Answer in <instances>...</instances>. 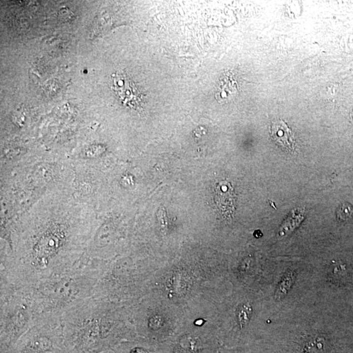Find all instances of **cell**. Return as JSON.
I'll return each instance as SVG.
<instances>
[{
	"mask_svg": "<svg viewBox=\"0 0 353 353\" xmlns=\"http://www.w3.org/2000/svg\"><path fill=\"white\" fill-rule=\"evenodd\" d=\"M295 279L296 275L294 271L289 270L285 274L276 291L275 300L276 301L282 300L285 298L295 282Z\"/></svg>",
	"mask_w": 353,
	"mask_h": 353,
	"instance_id": "cell-5",
	"label": "cell"
},
{
	"mask_svg": "<svg viewBox=\"0 0 353 353\" xmlns=\"http://www.w3.org/2000/svg\"><path fill=\"white\" fill-rule=\"evenodd\" d=\"M53 347L54 343L51 339L37 338L26 343L19 353H47L51 352Z\"/></svg>",
	"mask_w": 353,
	"mask_h": 353,
	"instance_id": "cell-4",
	"label": "cell"
},
{
	"mask_svg": "<svg viewBox=\"0 0 353 353\" xmlns=\"http://www.w3.org/2000/svg\"><path fill=\"white\" fill-rule=\"evenodd\" d=\"M127 353H150L148 348L142 346H134L128 349Z\"/></svg>",
	"mask_w": 353,
	"mask_h": 353,
	"instance_id": "cell-8",
	"label": "cell"
},
{
	"mask_svg": "<svg viewBox=\"0 0 353 353\" xmlns=\"http://www.w3.org/2000/svg\"><path fill=\"white\" fill-rule=\"evenodd\" d=\"M251 315V307L249 305H244L240 308L238 313V321L240 323L241 328L246 327L247 323L250 320Z\"/></svg>",
	"mask_w": 353,
	"mask_h": 353,
	"instance_id": "cell-6",
	"label": "cell"
},
{
	"mask_svg": "<svg viewBox=\"0 0 353 353\" xmlns=\"http://www.w3.org/2000/svg\"><path fill=\"white\" fill-rule=\"evenodd\" d=\"M113 79V89L119 98L125 103H137L138 102V93L132 82L125 73H114Z\"/></svg>",
	"mask_w": 353,
	"mask_h": 353,
	"instance_id": "cell-2",
	"label": "cell"
},
{
	"mask_svg": "<svg viewBox=\"0 0 353 353\" xmlns=\"http://www.w3.org/2000/svg\"><path fill=\"white\" fill-rule=\"evenodd\" d=\"M215 203L220 214L226 217L232 216L235 210V193L231 184L220 182L215 188Z\"/></svg>",
	"mask_w": 353,
	"mask_h": 353,
	"instance_id": "cell-1",
	"label": "cell"
},
{
	"mask_svg": "<svg viewBox=\"0 0 353 353\" xmlns=\"http://www.w3.org/2000/svg\"><path fill=\"white\" fill-rule=\"evenodd\" d=\"M353 209L351 206L348 204H343L339 207L337 211V218L339 221L346 220L352 217Z\"/></svg>",
	"mask_w": 353,
	"mask_h": 353,
	"instance_id": "cell-7",
	"label": "cell"
},
{
	"mask_svg": "<svg viewBox=\"0 0 353 353\" xmlns=\"http://www.w3.org/2000/svg\"><path fill=\"white\" fill-rule=\"evenodd\" d=\"M270 136L279 145L287 150H294V138L291 130L282 119L273 121L270 128Z\"/></svg>",
	"mask_w": 353,
	"mask_h": 353,
	"instance_id": "cell-3",
	"label": "cell"
}]
</instances>
